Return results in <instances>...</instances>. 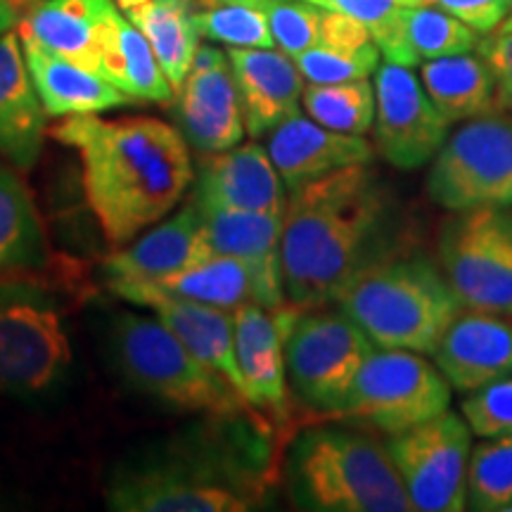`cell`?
I'll list each match as a JSON object with an SVG mask.
<instances>
[{"mask_svg": "<svg viewBox=\"0 0 512 512\" xmlns=\"http://www.w3.org/2000/svg\"><path fill=\"white\" fill-rule=\"evenodd\" d=\"M448 121L422 81L396 62L375 72V145L396 169L411 171L437 157L448 138Z\"/></svg>", "mask_w": 512, "mask_h": 512, "instance_id": "obj_12", "label": "cell"}, {"mask_svg": "<svg viewBox=\"0 0 512 512\" xmlns=\"http://www.w3.org/2000/svg\"><path fill=\"white\" fill-rule=\"evenodd\" d=\"M382 50L377 43L361 50H337V48H311L294 57L299 72L309 83H344L356 79H368L380 67Z\"/></svg>", "mask_w": 512, "mask_h": 512, "instance_id": "obj_37", "label": "cell"}, {"mask_svg": "<svg viewBox=\"0 0 512 512\" xmlns=\"http://www.w3.org/2000/svg\"><path fill=\"white\" fill-rule=\"evenodd\" d=\"M202 211L204 261L211 256H233L245 264L252 278L254 302L264 309L287 304L283 283V214L233 209Z\"/></svg>", "mask_w": 512, "mask_h": 512, "instance_id": "obj_14", "label": "cell"}, {"mask_svg": "<svg viewBox=\"0 0 512 512\" xmlns=\"http://www.w3.org/2000/svg\"><path fill=\"white\" fill-rule=\"evenodd\" d=\"M19 22H22V17H19L17 5L12 0H0V36L19 27Z\"/></svg>", "mask_w": 512, "mask_h": 512, "instance_id": "obj_41", "label": "cell"}, {"mask_svg": "<svg viewBox=\"0 0 512 512\" xmlns=\"http://www.w3.org/2000/svg\"><path fill=\"white\" fill-rule=\"evenodd\" d=\"M107 503L121 512H242L245 496L207 477L176 470L131 472L112 484Z\"/></svg>", "mask_w": 512, "mask_h": 512, "instance_id": "obj_23", "label": "cell"}, {"mask_svg": "<svg viewBox=\"0 0 512 512\" xmlns=\"http://www.w3.org/2000/svg\"><path fill=\"white\" fill-rule=\"evenodd\" d=\"M306 3L323 10L344 12L366 24L387 62L403 64V67L420 64L413 50L408 48L406 31H403V5H399V0H306Z\"/></svg>", "mask_w": 512, "mask_h": 512, "instance_id": "obj_34", "label": "cell"}, {"mask_svg": "<svg viewBox=\"0 0 512 512\" xmlns=\"http://www.w3.org/2000/svg\"><path fill=\"white\" fill-rule=\"evenodd\" d=\"M152 285L176 294V297L195 299V302L219 306L226 311H235L254 302L249 271L242 261L233 259V256H211L202 264L185 268V271L169 275V278Z\"/></svg>", "mask_w": 512, "mask_h": 512, "instance_id": "obj_30", "label": "cell"}, {"mask_svg": "<svg viewBox=\"0 0 512 512\" xmlns=\"http://www.w3.org/2000/svg\"><path fill=\"white\" fill-rule=\"evenodd\" d=\"M299 311L304 309L290 302L273 311L249 302L233 311L235 354L245 382V399L252 408L268 411L278 420L287 418L285 339Z\"/></svg>", "mask_w": 512, "mask_h": 512, "instance_id": "obj_15", "label": "cell"}, {"mask_svg": "<svg viewBox=\"0 0 512 512\" xmlns=\"http://www.w3.org/2000/svg\"><path fill=\"white\" fill-rule=\"evenodd\" d=\"M46 119L24 60L22 38L10 29L0 36V159L29 171L41 157Z\"/></svg>", "mask_w": 512, "mask_h": 512, "instance_id": "obj_21", "label": "cell"}, {"mask_svg": "<svg viewBox=\"0 0 512 512\" xmlns=\"http://www.w3.org/2000/svg\"><path fill=\"white\" fill-rule=\"evenodd\" d=\"M387 451L415 510L460 512L467 508L472 430L460 415L444 411L396 432L387 441Z\"/></svg>", "mask_w": 512, "mask_h": 512, "instance_id": "obj_11", "label": "cell"}, {"mask_svg": "<svg viewBox=\"0 0 512 512\" xmlns=\"http://www.w3.org/2000/svg\"><path fill=\"white\" fill-rule=\"evenodd\" d=\"M403 8H418V5H432V0H399Z\"/></svg>", "mask_w": 512, "mask_h": 512, "instance_id": "obj_43", "label": "cell"}, {"mask_svg": "<svg viewBox=\"0 0 512 512\" xmlns=\"http://www.w3.org/2000/svg\"><path fill=\"white\" fill-rule=\"evenodd\" d=\"M420 81L448 121H467L496 112V79L479 55L425 60Z\"/></svg>", "mask_w": 512, "mask_h": 512, "instance_id": "obj_27", "label": "cell"}, {"mask_svg": "<svg viewBox=\"0 0 512 512\" xmlns=\"http://www.w3.org/2000/svg\"><path fill=\"white\" fill-rule=\"evenodd\" d=\"M266 10L268 27L275 38V46L290 57H297L306 50L320 46L325 10L306 0H266L261 3Z\"/></svg>", "mask_w": 512, "mask_h": 512, "instance_id": "obj_36", "label": "cell"}, {"mask_svg": "<svg viewBox=\"0 0 512 512\" xmlns=\"http://www.w3.org/2000/svg\"><path fill=\"white\" fill-rule=\"evenodd\" d=\"M347 313L377 349L434 354L463 311L446 275L425 256L373 259L337 294Z\"/></svg>", "mask_w": 512, "mask_h": 512, "instance_id": "obj_3", "label": "cell"}, {"mask_svg": "<svg viewBox=\"0 0 512 512\" xmlns=\"http://www.w3.org/2000/svg\"><path fill=\"white\" fill-rule=\"evenodd\" d=\"M117 3H119V8H121V10L128 12V10L138 8V5H143L145 0H117Z\"/></svg>", "mask_w": 512, "mask_h": 512, "instance_id": "obj_42", "label": "cell"}, {"mask_svg": "<svg viewBox=\"0 0 512 512\" xmlns=\"http://www.w3.org/2000/svg\"><path fill=\"white\" fill-rule=\"evenodd\" d=\"M50 136L79 155L88 207L112 245L164 219L195 178L183 133L159 119L69 114Z\"/></svg>", "mask_w": 512, "mask_h": 512, "instance_id": "obj_1", "label": "cell"}, {"mask_svg": "<svg viewBox=\"0 0 512 512\" xmlns=\"http://www.w3.org/2000/svg\"><path fill=\"white\" fill-rule=\"evenodd\" d=\"M448 403L451 384L418 351L375 349L335 418L368 422L396 434L448 411Z\"/></svg>", "mask_w": 512, "mask_h": 512, "instance_id": "obj_9", "label": "cell"}, {"mask_svg": "<svg viewBox=\"0 0 512 512\" xmlns=\"http://www.w3.org/2000/svg\"><path fill=\"white\" fill-rule=\"evenodd\" d=\"M12 3H15L17 8H31V5L41 3V0H12Z\"/></svg>", "mask_w": 512, "mask_h": 512, "instance_id": "obj_45", "label": "cell"}, {"mask_svg": "<svg viewBox=\"0 0 512 512\" xmlns=\"http://www.w3.org/2000/svg\"><path fill=\"white\" fill-rule=\"evenodd\" d=\"M112 0H41L19 22V34L64 60L100 74V24Z\"/></svg>", "mask_w": 512, "mask_h": 512, "instance_id": "obj_26", "label": "cell"}, {"mask_svg": "<svg viewBox=\"0 0 512 512\" xmlns=\"http://www.w3.org/2000/svg\"><path fill=\"white\" fill-rule=\"evenodd\" d=\"M403 31L418 62L472 53L482 41L475 29L437 5L403 8Z\"/></svg>", "mask_w": 512, "mask_h": 512, "instance_id": "obj_32", "label": "cell"}, {"mask_svg": "<svg viewBox=\"0 0 512 512\" xmlns=\"http://www.w3.org/2000/svg\"><path fill=\"white\" fill-rule=\"evenodd\" d=\"M299 505L323 512H411L415 505L387 448L349 430H311L290 458Z\"/></svg>", "mask_w": 512, "mask_h": 512, "instance_id": "obj_4", "label": "cell"}, {"mask_svg": "<svg viewBox=\"0 0 512 512\" xmlns=\"http://www.w3.org/2000/svg\"><path fill=\"white\" fill-rule=\"evenodd\" d=\"M467 503L472 510H512V434L477 444L467 465Z\"/></svg>", "mask_w": 512, "mask_h": 512, "instance_id": "obj_33", "label": "cell"}, {"mask_svg": "<svg viewBox=\"0 0 512 512\" xmlns=\"http://www.w3.org/2000/svg\"><path fill=\"white\" fill-rule=\"evenodd\" d=\"M174 117L185 143L204 155L226 152L245 138V114L228 53L200 46L183 86Z\"/></svg>", "mask_w": 512, "mask_h": 512, "instance_id": "obj_13", "label": "cell"}, {"mask_svg": "<svg viewBox=\"0 0 512 512\" xmlns=\"http://www.w3.org/2000/svg\"><path fill=\"white\" fill-rule=\"evenodd\" d=\"M302 102L313 121L351 136H366L375 124V86L368 79L309 83Z\"/></svg>", "mask_w": 512, "mask_h": 512, "instance_id": "obj_31", "label": "cell"}, {"mask_svg": "<svg viewBox=\"0 0 512 512\" xmlns=\"http://www.w3.org/2000/svg\"><path fill=\"white\" fill-rule=\"evenodd\" d=\"M432 5L451 12L477 34H496L512 12V0H432Z\"/></svg>", "mask_w": 512, "mask_h": 512, "instance_id": "obj_40", "label": "cell"}, {"mask_svg": "<svg viewBox=\"0 0 512 512\" xmlns=\"http://www.w3.org/2000/svg\"><path fill=\"white\" fill-rule=\"evenodd\" d=\"M126 17L143 31L166 79L174 91L183 86L197 50H200V29H197V8L192 0H145L138 8L128 10Z\"/></svg>", "mask_w": 512, "mask_h": 512, "instance_id": "obj_28", "label": "cell"}, {"mask_svg": "<svg viewBox=\"0 0 512 512\" xmlns=\"http://www.w3.org/2000/svg\"><path fill=\"white\" fill-rule=\"evenodd\" d=\"M24 60H27L31 81L48 117H69V114H98L117 107L133 105V98L112 86L105 76L81 64L64 60L38 46L34 38L22 36Z\"/></svg>", "mask_w": 512, "mask_h": 512, "instance_id": "obj_24", "label": "cell"}, {"mask_svg": "<svg viewBox=\"0 0 512 512\" xmlns=\"http://www.w3.org/2000/svg\"><path fill=\"white\" fill-rule=\"evenodd\" d=\"M387 202L368 164L347 166L290 192L283 214L287 302L320 309L335 302L368 259Z\"/></svg>", "mask_w": 512, "mask_h": 512, "instance_id": "obj_2", "label": "cell"}, {"mask_svg": "<svg viewBox=\"0 0 512 512\" xmlns=\"http://www.w3.org/2000/svg\"><path fill=\"white\" fill-rule=\"evenodd\" d=\"M441 268L463 309L512 318V214L498 207L458 211L441 230Z\"/></svg>", "mask_w": 512, "mask_h": 512, "instance_id": "obj_10", "label": "cell"}, {"mask_svg": "<svg viewBox=\"0 0 512 512\" xmlns=\"http://www.w3.org/2000/svg\"><path fill=\"white\" fill-rule=\"evenodd\" d=\"M434 358L458 392H475L501 380L512 373V320L498 313L463 309L448 325Z\"/></svg>", "mask_w": 512, "mask_h": 512, "instance_id": "obj_18", "label": "cell"}, {"mask_svg": "<svg viewBox=\"0 0 512 512\" xmlns=\"http://www.w3.org/2000/svg\"><path fill=\"white\" fill-rule=\"evenodd\" d=\"M195 204L200 209L285 214L287 188L268 147L235 145L204 159L197 176Z\"/></svg>", "mask_w": 512, "mask_h": 512, "instance_id": "obj_17", "label": "cell"}, {"mask_svg": "<svg viewBox=\"0 0 512 512\" xmlns=\"http://www.w3.org/2000/svg\"><path fill=\"white\" fill-rule=\"evenodd\" d=\"M373 351L375 344L347 313L299 311L285 339L292 392L311 411L335 418Z\"/></svg>", "mask_w": 512, "mask_h": 512, "instance_id": "obj_8", "label": "cell"}, {"mask_svg": "<svg viewBox=\"0 0 512 512\" xmlns=\"http://www.w3.org/2000/svg\"><path fill=\"white\" fill-rule=\"evenodd\" d=\"M228 60L238 83L249 136L259 140L297 117L304 74L294 57L273 48H228Z\"/></svg>", "mask_w": 512, "mask_h": 512, "instance_id": "obj_19", "label": "cell"}, {"mask_svg": "<svg viewBox=\"0 0 512 512\" xmlns=\"http://www.w3.org/2000/svg\"><path fill=\"white\" fill-rule=\"evenodd\" d=\"M498 31H512V12L508 15V19H505V22H503V27L498 29Z\"/></svg>", "mask_w": 512, "mask_h": 512, "instance_id": "obj_46", "label": "cell"}, {"mask_svg": "<svg viewBox=\"0 0 512 512\" xmlns=\"http://www.w3.org/2000/svg\"><path fill=\"white\" fill-rule=\"evenodd\" d=\"M100 74L136 102L174 100V86L166 79L150 41L114 3L100 24Z\"/></svg>", "mask_w": 512, "mask_h": 512, "instance_id": "obj_25", "label": "cell"}, {"mask_svg": "<svg viewBox=\"0 0 512 512\" xmlns=\"http://www.w3.org/2000/svg\"><path fill=\"white\" fill-rule=\"evenodd\" d=\"M197 29L209 41L230 48H275L266 10L261 5L219 3L202 12L197 10Z\"/></svg>", "mask_w": 512, "mask_h": 512, "instance_id": "obj_35", "label": "cell"}, {"mask_svg": "<svg viewBox=\"0 0 512 512\" xmlns=\"http://www.w3.org/2000/svg\"><path fill=\"white\" fill-rule=\"evenodd\" d=\"M477 55L494 72L496 112L512 110V31H496L489 38H482Z\"/></svg>", "mask_w": 512, "mask_h": 512, "instance_id": "obj_39", "label": "cell"}, {"mask_svg": "<svg viewBox=\"0 0 512 512\" xmlns=\"http://www.w3.org/2000/svg\"><path fill=\"white\" fill-rule=\"evenodd\" d=\"M17 171L0 162V275L31 268L43 259L41 219Z\"/></svg>", "mask_w": 512, "mask_h": 512, "instance_id": "obj_29", "label": "cell"}, {"mask_svg": "<svg viewBox=\"0 0 512 512\" xmlns=\"http://www.w3.org/2000/svg\"><path fill=\"white\" fill-rule=\"evenodd\" d=\"M427 195L448 211L512 207V114L467 119L434 157Z\"/></svg>", "mask_w": 512, "mask_h": 512, "instance_id": "obj_7", "label": "cell"}, {"mask_svg": "<svg viewBox=\"0 0 512 512\" xmlns=\"http://www.w3.org/2000/svg\"><path fill=\"white\" fill-rule=\"evenodd\" d=\"M510 114H512V110H510Z\"/></svg>", "mask_w": 512, "mask_h": 512, "instance_id": "obj_47", "label": "cell"}, {"mask_svg": "<svg viewBox=\"0 0 512 512\" xmlns=\"http://www.w3.org/2000/svg\"><path fill=\"white\" fill-rule=\"evenodd\" d=\"M72 361L60 309L29 280L0 275V394H41Z\"/></svg>", "mask_w": 512, "mask_h": 512, "instance_id": "obj_6", "label": "cell"}, {"mask_svg": "<svg viewBox=\"0 0 512 512\" xmlns=\"http://www.w3.org/2000/svg\"><path fill=\"white\" fill-rule=\"evenodd\" d=\"M463 418L477 437L512 434V377H501L479 387L463 401Z\"/></svg>", "mask_w": 512, "mask_h": 512, "instance_id": "obj_38", "label": "cell"}, {"mask_svg": "<svg viewBox=\"0 0 512 512\" xmlns=\"http://www.w3.org/2000/svg\"><path fill=\"white\" fill-rule=\"evenodd\" d=\"M117 297L126 302L147 306L169 328L192 354L219 370L238 392L245 396V382L235 354V318L233 311L209 306L195 299L176 297L159 290L152 283H114L110 285Z\"/></svg>", "mask_w": 512, "mask_h": 512, "instance_id": "obj_16", "label": "cell"}, {"mask_svg": "<svg viewBox=\"0 0 512 512\" xmlns=\"http://www.w3.org/2000/svg\"><path fill=\"white\" fill-rule=\"evenodd\" d=\"M268 155L287 192H294L332 171L368 164L373 159V147L363 136L332 131L297 114L271 133Z\"/></svg>", "mask_w": 512, "mask_h": 512, "instance_id": "obj_20", "label": "cell"}, {"mask_svg": "<svg viewBox=\"0 0 512 512\" xmlns=\"http://www.w3.org/2000/svg\"><path fill=\"white\" fill-rule=\"evenodd\" d=\"M114 342L128 380L159 401L219 418L238 415L249 406L219 370L192 354L159 318L121 316Z\"/></svg>", "mask_w": 512, "mask_h": 512, "instance_id": "obj_5", "label": "cell"}, {"mask_svg": "<svg viewBox=\"0 0 512 512\" xmlns=\"http://www.w3.org/2000/svg\"><path fill=\"white\" fill-rule=\"evenodd\" d=\"M216 3H245V5H261L266 0H216Z\"/></svg>", "mask_w": 512, "mask_h": 512, "instance_id": "obj_44", "label": "cell"}, {"mask_svg": "<svg viewBox=\"0 0 512 512\" xmlns=\"http://www.w3.org/2000/svg\"><path fill=\"white\" fill-rule=\"evenodd\" d=\"M202 211L195 202L185 204L176 216L159 223L155 230L107 259L105 271L110 285L114 283H159L202 264Z\"/></svg>", "mask_w": 512, "mask_h": 512, "instance_id": "obj_22", "label": "cell"}]
</instances>
